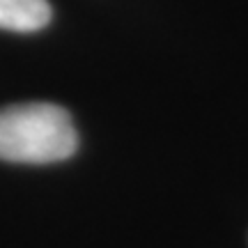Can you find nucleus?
<instances>
[{"label": "nucleus", "mask_w": 248, "mask_h": 248, "mask_svg": "<svg viewBox=\"0 0 248 248\" xmlns=\"http://www.w3.org/2000/svg\"><path fill=\"white\" fill-rule=\"evenodd\" d=\"M78 147L69 113L55 104L0 108V159L9 163H58Z\"/></svg>", "instance_id": "1"}, {"label": "nucleus", "mask_w": 248, "mask_h": 248, "mask_svg": "<svg viewBox=\"0 0 248 248\" xmlns=\"http://www.w3.org/2000/svg\"><path fill=\"white\" fill-rule=\"evenodd\" d=\"M53 16L46 0H0V28L14 32H35Z\"/></svg>", "instance_id": "2"}]
</instances>
